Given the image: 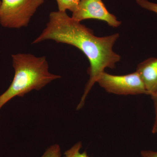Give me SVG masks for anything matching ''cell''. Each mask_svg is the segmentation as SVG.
Returning a JSON list of instances; mask_svg holds the SVG:
<instances>
[{"label": "cell", "instance_id": "6da1fadb", "mask_svg": "<svg viewBox=\"0 0 157 157\" xmlns=\"http://www.w3.org/2000/svg\"><path fill=\"white\" fill-rule=\"evenodd\" d=\"M119 36L117 33L97 36L91 29L70 17L67 12L58 11L51 12L46 27L32 44L52 40L68 44L78 48L88 59L89 79L77 107L79 109L84 106L86 97L100 75L106 68L114 69L120 61V56L113 50Z\"/></svg>", "mask_w": 157, "mask_h": 157}, {"label": "cell", "instance_id": "7a4b0ae2", "mask_svg": "<svg viewBox=\"0 0 157 157\" xmlns=\"http://www.w3.org/2000/svg\"><path fill=\"white\" fill-rule=\"evenodd\" d=\"M11 57L14 77L8 89L0 95V109L14 97H23L33 90H39L61 77L49 72L45 56L18 53Z\"/></svg>", "mask_w": 157, "mask_h": 157}, {"label": "cell", "instance_id": "3957f363", "mask_svg": "<svg viewBox=\"0 0 157 157\" xmlns=\"http://www.w3.org/2000/svg\"><path fill=\"white\" fill-rule=\"evenodd\" d=\"M0 24L3 27L20 29L28 25L44 0H1Z\"/></svg>", "mask_w": 157, "mask_h": 157}, {"label": "cell", "instance_id": "277c9868", "mask_svg": "<svg viewBox=\"0 0 157 157\" xmlns=\"http://www.w3.org/2000/svg\"><path fill=\"white\" fill-rule=\"evenodd\" d=\"M97 82L107 92L119 95H150L137 71L124 75H113L104 72Z\"/></svg>", "mask_w": 157, "mask_h": 157}, {"label": "cell", "instance_id": "5b68a950", "mask_svg": "<svg viewBox=\"0 0 157 157\" xmlns=\"http://www.w3.org/2000/svg\"><path fill=\"white\" fill-rule=\"evenodd\" d=\"M71 17L78 22L89 19L102 21L113 28L118 27L121 24L115 15L108 11L102 0H80Z\"/></svg>", "mask_w": 157, "mask_h": 157}, {"label": "cell", "instance_id": "8992f818", "mask_svg": "<svg viewBox=\"0 0 157 157\" xmlns=\"http://www.w3.org/2000/svg\"><path fill=\"white\" fill-rule=\"evenodd\" d=\"M136 71L143 81L150 95L157 94V58L151 57L137 65Z\"/></svg>", "mask_w": 157, "mask_h": 157}, {"label": "cell", "instance_id": "52a82bcc", "mask_svg": "<svg viewBox=\"0 0 157 157\" xmlns=\"http://www.w3.org/2000/svg\"><path fill=\"white\" fill-rule=\"evenodd\" d=\"M57 3L58 11L66 12L67 10L73 12L78 7L80 0H56Z\"/></svg>", "mask_w": 157, "mask_h": 157}, {"label": "cell", "instance_id": "ba28073f", "mask_svg": "<svg viewBox=\"0 0 157 157\" xmlns=\"http://www.w3.org/2000/svg\"><path fill=\"white\" fill-rule=\"evenodd\" d=\"M82 146L81 142L76 143L70 149L65 152L64 157H89L86 151L80 153Z\"/></svg>", "mask_w": 157, "mask_h": 157}, {"label": "cell", "instance_id": "9c48e42d", "mask_svg": "<svg viewBox=\"0 0 157 157\" xmlns=\"http://www.w3.org/2000/svg\"><path fill=\"white\" fill-rule=\"evenodd\" d=\"M136 3L141 8L157 14V4L148 0H136Z\"/></svg>", "mask_w": 157, "mask_h": 157}, {"label": "cell", "instance_id": "30bf717a", "mask_svg": "<svg viewBox=\"0 0 157 157\" xmlns=\"http://www.w3.org/2000/svg\"><path fill=\"white\" fill-rule=\"evenodd\" d=\"M61 151L58 144H55L48 147L41 157H61Z\"/></svg>", "mask_w": 157, "mask_h": 157}, {"label": "cell", "instance_id": "8fae6325", "mask_svg": "<svg viewBox=\"0 0 157 157\" xmlns=\"http://www.w3.org/2000/svg\"><path fill=\"white\" fill-rule=\"evenodd\" d=\"M151 96L153 101L155 109V115L154 123L152 128V133L153 134H157V94Z\"/></svg>", "mask_w": 157, "mask_h": 157}, {"label": "cell", "instance_id": "7c38bea8", "mask_svg": "<svg viewBox=\"0 0 157 157\" xmlns=\"http://www.w3.org/2000/svg\"><path fill=\"white\" fill-rule=\"evenodd\" d=\"M141 157H157V151L143 150L140 152Z\"/></svg>", "mask_w": 157, "mask_h": 157}, {"label": "cell", "instance_id": "4fadbf2b", "mask_svg": "<svg viewBox=\"0 0 157 157\" xmlns=\"http://www.w3.org/2000/svg\"><path fill=\"white\" fill-rule=\"evenodd\" d=\"M1 3H2V2H1V0H0V6H1Z\"/></svg>", "mask_w": 157, "mask_h": 157}]
</instances>
